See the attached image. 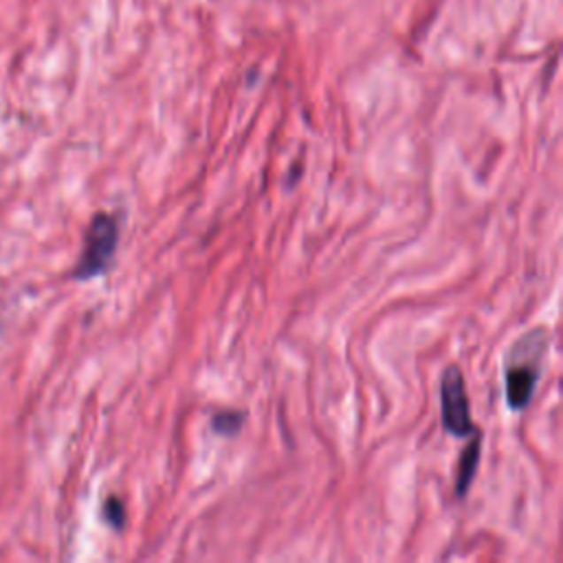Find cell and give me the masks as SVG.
Wrapping results in <instances>:
<instances>
[{"mask_svg": "<svg viewBox=\"0 0 563 563\" xmlns=\"http://www.w3.org/2000/svg\"><path fill=\"white\" fill-rule=\"evenodd\" d=\"M120 244V222L111 213H97L90 220L84 238V251L77 260L73 278L75 280H93L97 275L106 274Z\"/></svg>", "mask_w": 563, "mask_h": 563, "instance_id": "obj_2", "label": "cell"}, {"mask_svg": "<svg viewBox=\"0 0 563 563\" xmlns=\"http://www.w3.org/2000/svg\"><path fill=\"white\" fill-rule=\"evenodd\" d=\"M546 346L548 333L544 328H535L508 351L504 381H506V403L513 412H521L524 407H528L535 394V385L542 376V359Z\"/></svg>", "mask_w": 563, "mask_h": 563, "instance_id": "obj_1", "label": "cell"}, {"mask_svg": "<svg viewBox=\"0 0 563 563\" xmlns=\"http://www.w3.org/2000/svg\"><path fill=\"white\" fill-rule=\"evenodd\" d=\"M440 401H443V427L451 436L465 438L475 431L471 420L469 397L460 367L449 366L440 379Z\"/></svg>", "mask_w": 563, "mask_h": 563, "instance_id": "obj_3", "label": "cell"}, {"mask_svg": "<svg viewBox=\"0 0 563 563\" xmlns=\"http://www.w3.org/2000/svg\"><path fill=\"white\" fill-rule=\"evenodd\" d=\"M480 444H482V440H480V434L475 431L474 440L467 444V449L462 451L460 465H458V478H456L458 497H465L467 491H469L471 482H474L475 471H478V465H480Z\"/></svg>", "mask_w": 563, "mask_h": 563, "instance_id": "obj_4", "label": "cell"}, {"mask_svg": "<svg viewBox=\"0 0 563 563\" xmlns=\"http://www.w3.org/2000/svg\"><path fill=\"white\" fill-rule=\"evenodd\" d=\"M244 422V412L240 410H225L218 412L212 419V429L220 436H235L243 429Z\"/></svg>", "mask_w": 563, "mask_h": 563, "instance_id": "obj_5", "label": "cell"}, {"mask_svg": "<svg viewBox=\"0 0 563 563\" xmlns=\"http://www.w3.org/2000/svg\"><path fill=\"white\" fill-rule=\"evenodd\" d=\"M104 517H106V521L112 526V528L117 530L124 528L126 524L124 504H121L117 497H108L106 504H104Z\"/></svg>", "mask_w": 563, "mask_h": 563, "instance_id": "obj_6", "label": "cell"}]
</instances>
